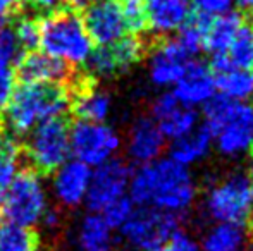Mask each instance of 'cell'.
Listing matches in <instances>:
<instances>
[{
  "mask_svg": "<svg viewBox=\"0 0 253 251\" xmlns=\"http://www.w3.org/2000/svg\"><path fill=\"white\" fill-rule=\"evenodd\" d=\"M177 225L179 220L176 214L153 207H140L121 225V232L138 251H159L177 232Z\"/></svg>",
  "mask_w": 253,
  "mask_h": 251,
  "instance_id": "52a82bcc",
  "label": "cell"
},
{
  "mask_svg": "<svg viewBox=\"0 0 253 251\" xmlns=\"http://www.w3.org/2000/svg\"><path fill=\"white\" fill-rule=\"evenodd\" d=\"M69 110V91L60 83H23L14 88L2 117L3 127L16 136H26L33 127Z\"/></svg>",
  "mask_w": 253,
  "mask_h": 251,
  "instance_id": "7a4b0ae2",
  "label": "cell"
},
{
  "mask_svg": "<svg viewBox=\"0 0 253 251\" xmlns=\"http://www.w3.org/2000/svg\"><path fill=\"white\" fill-rule=\"evenodd\" d=\"M166 143V138L160 133L155 121L147 117L138 119L131 127L129 155L140 164H150L160 155Z\"/></svg>",
  "mask_w": 253,
  "mask_h": 251,
  "instance_id": "9a60e30c",
  "label": "cell"
},
{
  "mask_svg": "<svg viewBox=\"0 0 253 251\" xmlns=\"http://www.w3.org/2000/svg\"><path fill=\"white\" fill-rule=\"evenodd\" d=\"M119 136L112 127L100 122L76 121L69 131V146L74 157L86 165H100L110 160L119 148Z\"/></svg>",
  "mask_w": 253,
  "mask_h": 251,
  "instance_id": "ba28073f",
  "label": "cell"
},
{
  "mask_svg": "<svg viewBox=\"0 0 253 251\" xmlns=\"http://www.w3.org/2000/svg\"><path fill=\"white\" fill-rule=\"evenodd\" d=\"M247 229L238 224L219 222L203 238V251H240L247 239Z\"/></svg>",
  "mask_w": 253,
  "mask_h": 251,
  "instance_id": "ffe728a7",
  "label": "cell"
},
{
  "mask_svg": "<svg viewBox=\"0 0 253 251\" xmlns=\"http://www.w3.org/2000/svg\"><path fill=\"white\" fill-rule=\"evenodd\" d=\"M21 0H0V26L7 24L10 17L21 9Z\"/></svg>",
  "mask_w": 253,
  "mask_h": 251,
  "instance_id": "e575fe53",
  "label": "cell"
},
{
  "mask_svg": "<svg viewBox=\"0 0 253 251\" xmlns=\"http://www.w3.org/2000/svg\"><path fill=\"white\" fill-rule=\"evenodd\" d=\"M226 55L234 69H253V16H247Z\"/></svg>",
  "mask_w": 253,
  "mask_h": 251,
  "instance_id": "603a6c76",
  "label": "cell"
},
{
  "mask_svg": "<svg viewBox=\"0 0 253 251\" xmlns=\"http://www.w3.org/2000/svg\"><path fill=\"white\" fill-rule=\"evenodd\" d=\"M10 28L23 52H30L40 45V17L23 14L21 9L10 17Z\"/></svg>",
  "mask_w": 253,
  "mask_h": 251,
  "instance_id": "484cf974",
  "label": "cell"
},
{
  "mask_svg": "<svg viewBox=\"0 0 253 251\" xmlns=\"http://www.w3.org/2000/svg\"><path fill=\"white\" fill-rule=\"evenodd\" d=\"M133 210H134V203L131 201V198L121 196L103 208L102 218L105 220V224L109 225L110 229L121 227V225L129 218V215L133 214Z\"/></svg>",
  "mask_w": 253,
  "mask_h": 251,
  "instance_id": "83f0119b",
  "label": "cell"
},
{
  "mask_svg": "<svg viewBox=\"0 0 253 251\" xmlns=\"http://www.w3.org/2000/svg\"><path fill=\"white\" fill-rule=\"evenodd\" d=\"M245 21H247V16L243 12H226L215 16L203 38V48H207V52L210 54L226 52Z\"/></svg>",
  "mask_w": 253,
  "mask_h": 251,
  "instance_id": "e0dca14e",
  "label": "cell"
},
{
  "mask_svg": "<svg viewBox=\"0 0 253 251\" xmlns=\"http://www.w3.org/2000/svg\"><path fill=\"white\" fill-rule=\"evenodd\" d=\"M207 210L217 222L252 229V181L247 174H233L210 191Z\"/></svg>",
  "mask_w": 253,
  "mask_h": 251,
  "instance_id": "8992f818",
  "label": "cell"
},
{
  "mask_svg": "<svg viewBox=\"0 0 253 251\" xmlns=\"http://www.w3.org/2000/svg\"><path fill=\"white\" fill-rule=\"evenodd\" d=\"M213 77L220 95L231 100H245L253 93V69H229Z\"/></svg>",
  "mask_w": 253,
  "mask_h": 251,
  "instance_id": "44dd1931",
  "label": "cell"
},
{
  "mask_svg": "<svg viewBox=\"0 0 253 251\" xmlns=\"http://www.w3.org/2000/svg\"><path fill=\"white\" fill-rule=\"evenodd\" d=\"M129 181V198L140 207L179 214L190 207L195 198V184L190 172L172 158L143 164L131 174Z\"/></svg>",
  "mask_w": 253,
  "mask_h": 251,
  "instance_id": "6da1fadb",
  "label": "cell"
},
{
  "mask_svg": "<svg viewBox=\"0 0 253 251\" xmlns=\"http://www.w3.org/2000/svg\"><path fill=\"white\" fill-rule=\"evenodd\" d=\"M252 208H253V184H252Z\"/></svg>",
  "mask_w": 253,
  "mask_h": 251,
  "instance_id": "f35d334b",
  "label": "cell"
},
{
  "mask_svg": "<svg viewBox=\"0 0 253 251\" xmlns=\"http://www.w3.org/2000/svg\"><path fill=\"white\" fill-rule=\"evenodd\" d=\"M78 72V66L42 54L38 50L23 52L16 61L14 79L23 83H60L67 84Z\"/></svg>",
  "mask_w": 253,
  "mask_h": 251,
  "instance_id": "8fae6325",
  "label": "cell"
},
{
  "mask_svg": "<svg viewBox=\"0 0 253 251\" xmlns=\"http://www.w3.org/2000/svg\"><path fill=\"white\" fill-rule=\"evenodd\" d=\"M217 146L224 155H238L253 143V108L238 102L231 121L215 134Z\"/></svg>",
  "mask_w": 253,
  "mask_h": 251,
  "instance_id": "4fadbf2b",
  "label": "cell"
},
{
  "mask_svg": "<svg viewBox=\"0 0 253 251\" xmlns=\"http://www.w3.org/2000/svg\"><path fill=\"white\" fill-rule=\"evenodd\" d=\"M14 86H16V79H14V74L10 71L0 74V117H2L10 98H12Z\"/></svg>",
  "mask_w": 253,
  "mask_h": 251,
  "instance_id": "1f68e13d",
  "label": "cell"
},
{
  "mask_svg": "<svg viewBox=\"0 0 253 251\" xmlns=\"http://www.w3.org/2000/svg\"><path fill=\"white\" fill-rule=\"evenodd\" d=\"M90 179L91 171L83 162L73 160L60 165L55 176V194L60 203L69 208L78 207L86 196Z\"/></svg>",
  "mask_w": 253,
  "mask_h": 251,
  "instance_id": "5bb4252c",
  "label": "cell"
},
{
  "mask_svg": "<svg viewBox=\"0 0 253 251\" xmlns=\"http://www.w3.org/2000/svg\"><path fill=\"white\" fill-rule=\"evenodd\" d=\"M212 133L205 126L193 129L190 134L174 140V144L170 148V158L181 165H188L197 162L198 158L205 157L207 151L212 144Z\"/></svg>",
  "mask_w": 253,
  "mask_h": 251,
  "instance_id": "ac0fdd59",
  "label": "cell"
},
{
  "mask_svg": "<svg viewBox=\"0 0 253 251\" xmlns=\"http://www.w3.org/2000/svg\"><path fill=\"white\" fill-rule=\"evenodd\" d=\"M78 246L81 251H114L110 227L100 215H88L78 231Z\"/></svg>",
  "mask_w": 253,
  "mask_h": 251,
  "instance_id": "d6986e66",
  "label": "cell"
},
{
  "mask_svg": "<svg viewBox=\"0 0 253 251\" xmlns=\"http://www.w3.org/2000/svg\"><path fill=\"white\" fill-rule=\"evenodd\" d=\"M71 119L53 117L42 122L19 141V158L38 176H50L66 164L69 146Z\"/></svg>",
  "mask_w": 253,
  "mask_h": 251,
  "instance_id": "277c9868",
  "label": "cell"
},
{
  "mask_svg": "<svg viewBox=\"0 0 253 251\" xmlns=\"http://www.w3.org/2000/svg\"><path fill=\"white\" fill-rule=\"evenodd\" d=\"M5 131L7 129L3 127V122H2V119H0V153H3V151L7 150V146H9L10 140H12L10 136H7Z\"/></svg>",
  "mask_w": 253,
  "mask_h": 251,
  "instance_id": "d590c367",
  "label": "cell"
},
{
  "mask_svg": "<svg viewBox=\"0 0 253 251\" xmlns=\"http://www.w3.org/2000/svg\"><path fill=\"white\" fill-rule=\"evenodd\" d=\"M131 179V167L123 160H107L91 174L86 191V205L90 210L102 212L114 200L124 196Z\"/></svg>",
  "mask_w": 253,
  "mask_h": 251,
  "instance_id": "9c48e42d",
  "label": "cell"
},
{
  "mask_svg": "<svg viewBox=\"0 0 253 251\" xmlns=\"http://www.w3.org/2000/svg\"><path fill=\"white\" fill-rule=\"evenodd\" d=\"M250 157H252V164H250V171H252V176H253V143L250 146Z\"/></svg>",
  "mask_w": 253,
  "mask_h": 251,
  "instance_id": "74e56055",
  "label": "cell"
},
{
  "mask_svg": "<svg viewBox=\"0 0 253 251\" xmlns=\"http://www.w3.org/2000/svg\"><path fill=\"white\" fill-rule=\"evenodd\" d=\"M215 93V77L205 62H188L181 77L176 81L174 97L186 107L209 102Z\"/></svg>",
  "mask_w": 253,
  "mask_h": 251,
  "instance_id": "7c38bea8",
  "label": "cell"
},
{
  "mask_svg": "<svg viewBox=\"0 0 253 251\" xmlns=\"http://www.w3.org/2000/svg\"><path fill=\"white\" fill-rule=\"evenodd\" d=\"M240 9H243L245 16H253V0H238Z\"/></svg>",
  "mask_w": 253,
  "mask_h": 251,
  "instance_id": "8d00e7d4",
  "label": "cell"
},
{
  "mask_svg": "<svg viewBox=\"0 0 253 251\" xmlns=\"http://www.w3.org/2000/svg\"><path fill=\"white\" fill-rule=\"evenodd\" d=\"M236 0H195V7L209 16H220L231 10Z\"/></svg>",
  "mask_w": 253,
  "mask_h": 251,
  "instance_id": "4dcf8cb0",
  "label": "cell"
},
{
  "mask_svg": "<svg viewBox=\"0 0 253 251\" xmlns=\"http://www.w3.org/2000/svg\"><path fill=\"white\" fill-rule=\"evenodd\" d=\"M236 105L238 100H231L224 95H213L209 102H205L203 117H205V127L212 133V136H215L231 121Z\"/></svg>",
  "mask_w": 253,
  "mask_h": 251,
  "instance_id": "d4e9b609",
  "label": "cell"
},
{
  "mask_svg": "<svg viewBox=\"0 0 253 251\" xmlns=\"http://www.w3.org/2000/svg\"><path fill=\"white\" fill-rule=\"evenodd\" d=\"M197 121H198L197 112L191 107H183V105L179 104L174 110H170L169 114L157 119L155 124L159 126L164 138L179 140V138L190 134L191 131L197 127Z\"/></svg>",
  "mask_w": 253,
  "mask_h": 251,
  "instance_id": "7402d4cb",
  "label": "cell"
},
{
  "mask_svg": "<svg viewBox=\"0 0 253 251\" xmlns=\"http://www.w3.org/2000/svg\"><path fill=\"white\" fill-rule=\"evenodd\" d=\"M38 232L23 225H0V251H38Z\"/></svg>",
  "mask_w": 253,
  "mask_h": 251,
  "instance_id": "cb8c5ba5",
  "label": "cell"
},
{
  "mask_svg": "<svg viewBox=\"0 0 253 251\" xmlns=\"http://www.w3.org/2000/svg\"><path fill=\"white\" fill-rule=\"evenodd\" d=\"M148 28L157 35L179 30L190 16L188 0H147Z\"/></svg>",
  "mask_w": 253,
  "mask_h": 251,
  "instance_id": "2e32d148",
  "label": "cell"
},
{
  "mask_svg": "<svg viewBox=\"0 0 253 251\" xmlns=\"http://www.w3.org/2000/svg\"><path fill=\"white\" fill-rule=\"evenodd\" d=\"M21 55L19 45L14 36V31L10 26L3 24L0 26V74L7 72L10 64L16 62Z\"/></svg>",
  "mask_w": 253,
  "mask_h": 251,
  "instance_id": "f1b7e54d",
  "label": "cell"
},
{
  "mask_svg": "<svg viewBox=\"0 0 253 251\" xmlns=\"http://www.w3.org/2000/svg\"><path fill=\"white\" fill-rule=\"evenodd\" d=\"M159 251H200V248H198V245L190 236L177 231L170 236L169 241H167Z\"/></svg>",
  "mask_w": 253,
  "mask_h": 251,
  "instance_id": "f546056e",
  "label": "cell"
},
{
  "mask_svg": "<svg viewBox=\"0 0 253 251\" xmlns=\"http://www.w3.org/2000/svg\"><path fill=\"white\" fill-rule=\"evenodd\" d=\"M177 105H179V100L174 97V93L160 95V97L153 102V107H152V112H153V117H155V121H157V119H160V117H164L166 114H169L170 110H174Z\"/></svg>",
  "mask_w": 253,
  "mask_h": 251,
  "instance_id": "d6a6232c",
  "label": "cell"
},
{
  "mask_svg": "<svg viewBox=\"0 0 253 251\" xmlns=\"http://www.w3.org/2000/svg\"><path fill=\"white\" fill-rule=\"evenodd\" d=\"M119 3L127 31L138 35L148 30L147 0H119Z\"/></svg>",
  "mask_w": 253,
  "mask_h": 251,
  "instance_id": "4316f807",
  "label": "cell"
},
{
  "mask_svg": "<svg viewBox=\"0 0 253 251\" xmlns=\"http://www.w3.org/2000/svg\"><path fill=\"white\" fill-rule=\"evenodd\" d=\"M0 201V215L7 224L31 227L47 212L40 176L26 165L14 176Z\"/></svg>",
  "mask_w": 253,
  "mask_h": 251,
  "instance_id": "5b68a950",
  "label": "cell"
},
{
  "mask_svg": "<svg viewBox=\"0 0 253 251\" xmlns=\"http://www.w3.org/2000/svg\"><path fill=\"white\" fill-rule=\"evenodd\" d=\"M40 45L47 55L80 66L88 59L91 38L84 30L81 7L60 5L40 17Z\"/></svg>",
  "mask_w": 253,
  "mask_h": 251,
  "instance_id": "3957f363",
  "label": "cell"
},
{
  "mask_svg": "<svg viewBox=\"0 0 253 251\" xmlns=\"http://www.w3.org/2000/svg\"><path fill=\"white\" fill-rule=\"evenodd\" d=\"M21 2L33 7V9H38V10H52V9H55V7L67 5V3L81 7L84 0H21Z\"/></svg>",
  "mask_w": 253,
  "mask_h": 251,
  "instance_id": "836d02e7",
  "label": "cell"
},
{
  "mask_svg": "<svg viewBox=\"0 0 253 251\" xmlns=\"http://www.w3.org/2000/svg\"><path fill=\"white\" fill-rule=\"evenodd\" d=\"M81 17L88 36L98 45L114 43L127 31L119 0H91L81 9Z\"/></svg>",
  "mask_w": 253,
  "mask_h": 251,
  "instance_id": "30bf717a",
  "label": "cell"
}]
</instances>
